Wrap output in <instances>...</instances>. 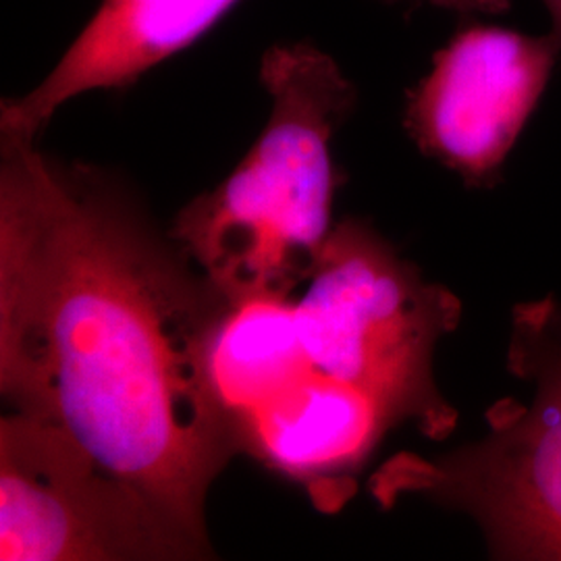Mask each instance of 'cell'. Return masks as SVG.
I'll return each instance as SVG.
<instances>
[{
	"label": "cell",
	"instance_id": "obj_1",
	"mask_svg": "<svg viewBox=\"0 0 561 561\" xmlns=\"http://www.w3.org/2000/svg\"><path fill=\"white\" fill-rule=\"evenodd\" d=\"M231 304L119 175L0 134L2 400L208 545V491L240 456L208 377Z\"/></svg>",
	"mask_w": 561,
	"mask_h": 561
},
{
	"label": "cell",
	"instance_id": "obj_2",
	"mask_svg": "<svg viewBox=\"0 0 561 561\" xmlns=\"http://www.w3.org/2000/svg\"><path fill=\"white\" fill-rule=\"evenodd\" d=\"M261 81L273 101L261 138L169 229L231 301L291 298L310 279L341 185L331 140L356 106L354 83L306 42L271 48Z\"/></svg>",
	"mask_w": 561,
	"mask_h": 561
},
{
	"label": "cell",
	"instance_id": "obj_3",
	"mask_svg": "<svg viewBox=\"0 0 561 561\" xmlns=\"http://www.w3.org/2000/svg\"><path fill=\"white\" fill-rule=\"evenodd\" d=\"M306 285L296 319L312 368L366 391L431 439L449 435L458 414L433 358L460 322V300L358 219L333 227Z\"/></svg>",
	"mask_w": 561,
	"mask_h": 561
},
{
	"label": "cell",
	"instance_id": "obj_4",
	"mask_svg": "<svg viewBox=\"0 0 561 561\" xmlns=\"http://www.w3.org/2000/svg\"><path fill=\"white\" fill-rule=\"evenodd\" d=\"M507 354L530 400L493 405L481 442L385 461L368 486L382 507L421 497L470 516L495 558L561 560V329L547 300L516 310Z\"/></svg>",
	"mask_w": 561,
	"mask_h": 561
},
{
	"label": "cell",
	"instance_id": "obj_5",
	"mask_svg": "<svg viewBox=\"0 0 561 561\" xmlns=\"http://www.w3.org/2000/svg\"><path fill=\"white\" fill-rule=\"evenodd\" d=\"M215 558L131 482L55 422H0V560L164 561Z\"/></svg>",
	"mask_w": 561,
	"mask_h": 561
},
{
	"label": "cell",
	"instance_id": "obj_6",
	"mask_svg": "<svg viewBox=\"0 0 561 561\" xmlns=\"http://www.w3.org/2000/svg\"><path fill=\"white\" fill-rule=\"evenodd\" d=\"M561 48L556 36L468 25L410 92L405 129L472 187L493 185L535 113Z\"/></svg>",
	"mask_w": 561,
	"mask_h": 561
},
{
	"label": "cell",
	"instance_id": "obj_7",
	"mask_svg": "<svg viewBox=\"0 0 561 561\" xmlns=\"http://www.w3.org/2000/svg\"><path fill=\"white\" fill-rule=\"evenodd\" d=\"M400 422L366 391L310 368L238 422L240 454L340 512L385 435Z\"/></svg>",
	"mask_w": 561,
	"mask_h": 561
},
{
	"label": "cell",
	"instance_id": "obj_8",
	"mask_svg": "<svg viewBox=\"0 0 561 561\" xmlns=\"http://www.w3.org/2000/svg\"><path fill=\"white\" fill-rule=\"evenodd\" d=\"M238 0H104L57 67L30 94L2 102L0 134L36 140L65 102L123 90L198 41Z\"/></svg>",
	"mask_w": 561,
	"mask_h": 561
},
{
	"label": "cell",
	"instance_id": "obj_9",
	"mask_svg": "<svg viewBox=\"0 0 561 561\" xmlns=\"http://www.w3.org/2000/svg\"><path fill=\"white\" fill-rule=\"evenodd\" d=\"M310 368L291 298L233 301L208 350L213 391L236 426Z\"/></svg>",
	"mask_w": 561,
	"mask_h": 561
},
{
	"label": "cell",
	"instance_id": "obj_10",
	"mask_svg": "<svg viewBox=\"0 0 561 561\" xmlns=\"http://www.w3.org/2000/svg\"><path fill=\"white\" fill-rule=\"evenodd\" d=\"M385 2H401V0H385ZM408 2H426L442 9H451L463 15H502L510 11L512 0H408Z\"/></svg>",
	"mask_w": 561,
	"mask_h": 561
},
{
	"label": "cell",
	"instance_id": "obj_11",
	"mask_svg": "<svg viewBox=\"0 0 561 561\" xmlns=\"http://www.w3.org/2000/svg\"><path fill=\"white\" fill-rule=\"evenodd\" d=\"M542 2H545L547 11L551 15V25H553L551 34L556 36V41H558L561 48V0H542Z\"/></svg>",
	"mask_w": 561,
	"mask_h": 561
},
{
	"label": "cell",
	"instance_id": "obj_12",
	"mask_svg": "<svg viewBox=\"0 0 561 561\" xmlns=\"http://www.w3.org/2000/svg\"><path fill=\"white\" fill-rule=\"evenodd\" d=\"M549 301V310H551V317H553V321H556V324L560 327L561 329V304H558V301Z\"/></svg>",
	"mask_w": 561,
	"mask_h": 561
}]
</instances>
